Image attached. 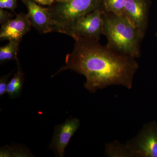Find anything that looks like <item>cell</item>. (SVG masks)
<instances>
[{
	"mask_svg": "<svg viewBox=\"0 0 157 157\" xmlns=\"http://www.w3.org/2000/svg\"><path fill=\"white\" fill-rule=\"evenodd\" d=\"M74 39V48L66 56L64 66L52 77L71 70L85 76L84 87L91 93L112 86L132 89L139 69L135 59L101 45L99 40L80 37Z\"/></svg>",
	"mask_w": 157,
	"mask_h": 157,
	"instance_id": "1",
	"label": "cell"
},
{
	"mask_svg": "<svg viewBox=\"0 0 157 157\" xmlns=\"http://www.w3.org/2000/svg\"><path fill=\"white\" fill-rule=\"evenodd\" d=\"M103 35L107 46L119 53L136 59L140 56V44L144 35L132 25L124 15L106 12L103 14Z\"/></svg>",
	"mask_w": 157,
	"mask_h": 157,
	"instance_id": "2",
	"label": "cell"
},
{
	"mask_svg": "<svg viewBox=\"0 0 157 157\" xmlns=\"http://www.w3.org/2000/svg\"><path fill=\"white\" fill-rule=\"evenodd\" d=\"M104 0H69L58 2L50 9L54 32L69 36L75 23L81 17L103 8Z\"/></svg>",
	"mask_w": 157,
	"mask_h": 157,
	"instance_id": "3",
	"label": "cell"
},
{
	"mask_svg": "<svg viewBox=\"0 0 157 157\" xmlns=\"http://www.w3.org/2000/svg\"><path fill=\"white\" fill-rule=\"evenodd\" d=\"M129 157H157V124L147 123L125 144Z\"/></svg>",
	"mask_w": 157,
	"mask_h": 157,
	"instance_id": "4",
	"label": "cell"
},
{
	"mask_svg": "<svg viewBox=\"0 0 157 157\" xmlns=\"http://www.w3.org/2000/svg\"><path fill=\"white\" fill-rule=\"evenodd\" d=\"M104 10L97 9L78 19L70 31L69 36L99 40L103 35Z\"/></svg>",
	"mask_w": 157,
	"mask_h": 157,
	"instance_id": "5",
	"label": "cell"
},
{
	"mask_svg": "<svg viewBox=\"0 0 157 157\" xmlns=\"http://www.w3.org/2000/svg\"><path fill=\"white\" fill-rule=\"evenodd\" d=\"M80 126V121L76 118L66 120L55 127L52 140L48 148L53 151L57 157H63L70 139Z\"/></svg>",
	"mask_w": 157,
	"mask_h": 157,
	"instance_id": "6",
	"label": "cell"
},
{
	"mask_svg": "<svg viewBox=\"0 0 157 157\" xmlns=\"http://www.w3.org/2000/svg\"><path fill=\"white\" fill-rule=\"evenodd\" d=\"M21 1L27 8V14L32 26L40 33L54 32V23L49 8L41 7L33 0Z\"/></svg>",
	"mask_w": 157,
	"mask_h": 157,
	"instance_id": "7",
	"label": "cell"
},
{
	"mask_svg": "<svg viewBox=\"0 0 157 157\" xmlns=\"http://www.w3.org/2000/svg\"><path fill=\"white\" fill-rule=\"evenodd\" d=\"M149 0H127L124 15L141 33L145 35L147 22Z\"/></svg>",
	"mask_w": 157,
	"mask_h": 157,
	"instance_id": "8",
	"label": "cell"
},
{
	"mask_svg": "<svg viewBox=\"0 0 157 157\" xmlns=\"http://www.w3.org/2000/svg\"><path fill=\"white\" fill-rule=\"evenodd\" d=\"M0 39L1 40H21L22 38L30 30L32 23L28 14L20 13L16 17L1 25Z\"/></svg>",
	"mask_w": 157,
	"mask_h": 157,
	"instance_id": "9",
	"label": "cell"
},
{
	"mask_svg": "<svg viewBox=\"0 0 157 157\" xmlns=\"http://www.w3.org/2000/svg\"><path fill=\"white\" fill-rule=\"evenodd\" d=\"M17 71L13 77L10 79L7 87V94L10 99H14L19 97L22 93L25 81V74L21 67L19 60L16 61Z\"/></svg>",
	"mask_w": 157,
	"mask_h": 157,
	"instance_id": "10",
	"label": "cell"
},
{
	"mask_svg": "<svg viewBox=\"0 0 157 157\" xmlns=\"http://www.w3.org/2000/svg\"><path fill=\"white\" fill-rule=\"evenodd\" d=\"M21 40H13L0 48V63L2 64L11 61L18 59V53L20 43Z\"/></svg>",
	"mask_w": 157,
	"mask_h": 157,
	"instance_id": "11",
	"label": "cell"
},
{
	"mask_svg": "<svg viewBox=\"0 0 157 157\" xmlns=\"http://www.w3.org/2000/svg\"><path fill=\"white\" fill-rule=\"evenodd\" d=\"M105 154L109 157H129L125 144L116 140L106 144Z\"/></svg>",
	"mask_w": 157,
	"mask_h": 157,
	"instance_id": "12",
	"label": "cell"
},
{
	"mask_svg": "<svg viewBox=\"0 0 157 157\" xmlns=\"http://www.w3.org/2000/svg\"><path fill=\"white\" fill-rule=\"evenodd\" d=\"M127 0H104L103 8L106 12L118 15H124Z\"/></svg>",
	"mask_w": 157,
	"mask_h": 157,
	"instance_id": "13",
	"label": "cell"
},
{
	"mask_svg": "<svg viewBox=\"0 0 157 157\" xmlns=\"http://www.w3.org/2000/svg\"><path fill=\"white\" fill-rule=\"evenodd\" d=\"M17 0H0V9L14 12L17 7Z\"/></svg>",
	"mask_w": 157,
	"mask_h": 157,
	"instance_id": "14",
	"label": "cell"
},
{
	"mask_svg": "<svg viewBox=\"0 0 157 157\" xmlns=\"http://www.w3.org/2000/svg\"><path fill=\"white\" fill-rule=\"evenodd\" d=\"M11 73L7 75H3L0 78V97L7 94V87L9 83V79Z\"/></svg>",
	"mask_w": 157,
	"mask_h": 157,
	"instance_id": "15",
	"label": "cell"
},
{
	"mask_svg": "<svg viewBox=\"0 0 157 157\" xmlns=\"http://www.w3.org/2000/svg\"><path fill=\"white\" fill-rule=\"evenodd\" d=\"M13 14L5 9H0V24L1 25L5 24L12 19Z\"/></svg>",
	"mask_w": 157,
	"mask_h": 157,
	"instance_id": "16",
	"label": "cell"
},
{
	"mask_svg": "<svg viewBox=\"0 0 157 157\" xmlns=\"http://www.w3.org/2000/svg\"><path fill=\"white\" fill-rule=\"evenodd\" d=\"M33 1L39 3L41 5L50 6L52 5L55 0H33Z\"/></svg>",
	"mask_w": 157,
	"mask_h": 157,
	"instance_id": "17",
	"label": "cell"
},
{
	"mask_svg": "<svg viewBox=\"0 0 157 157\" xmlns=\"http://www.w3.org/2000/svg\"></svg>",
	"mask_w": 157,
	"mask_h": 157,
	"instance_id": "18",
	"label": "cell"
}]
</instances>
